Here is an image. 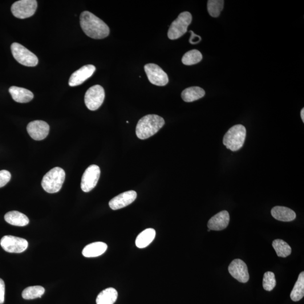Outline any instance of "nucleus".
I'll return each mask as SVG.
<instances>
[{
    "instance_id": "f257e3e1",
    "label": "nucleus",
    "mask_w": 304,
    "mask_h": 304,
    "mask_svg": "<svg viewBox=\"0 0 304 304\" xmlns=\"http://www.w3.org/2000/svg\"><path fill=\"white\" fill-rule=\"evenodd\" d=\"M80 24L84 33L94 39L107 38L110 32L109 28L102 20L88 11H85L80 15Z\"/></svg>"
},
{
    "instance_id": "f03ea898",
    "label": "nucleus",
    "mask_w": 304,
    "mask_h": 304,
    "mask_svg": "<svg viewBox=\"0 0 304 304\" xmlns=\"http://www.w3.org/2000/svg\"><path fill=\"white\" fill-rule=\"evenodd\" d=\"M165 122L162 117L156 115H146L137 123L136 134L139 139L144 140L156 134L164 127Z\"/></svg>"
},
{
    "instance_id": "7ed1b4c3",
    "label": "nucleus",
    "mask_w": 304,
    "mask_h": 304,
    "mask_svg": "<svg viewBox=\"0 0 304 304\" xmlns=\"http://www.w3.org/2000/svg\"><path fill=\"white\" fill-rule=\"evenodd\" d=\"M246 129L244 126L236 125L231 128L223 138V144L233 152L239 151L244 144Z\"/></svg>"
},
{
    "instance_id": "20e7f679",
    "label": "nucleus",
    "mask_w": 304,
    "mask_h": 304,
    "mask_svg": "<svg viewBox=\"0 0 304 304\" xmlns=\"http://www.w3.org/2000/svg\"><path fill=\"white\" fill-rule=\"evenodd\" d=\"M66 178L64 170L55 168L47 173L43 177L42 185L43 189L48 193H55L62 188Z\"/></svg>"
},
{
    "instance_id": "39448f33",
    "label": "nucleus",
    "mask_w": 304,
    "mask_h": 304,
    "mask_svg": "<svg viewBox=\"0 0 304 304\" xmlns=\"http://www.w3.org/2000/svg\"><path fill=\"white\" fill-rule=\"evenodd\" d=\"M192 20V14L188 11L182 12L172 23L168 31L170 40L179 39L187 32L188 27Z\"/></svg>"
},
{
    "instance_id": "423d86ee",
    "label": "nucleus",
    "mask_w": 304,
    "mask_h": 304,
    "mask_svg": "<svg viewBox=\"0 0 304 304\" xmlns=\"http://www.w3.org/2000/svg\"><path fill=\"white\" fill-rule=\"evenodd\" d=\"M11 50L14 58L18 63L27 67H35L39 59L35 54L19 43L11 44Z\"/></svg>"
},
{
    "instance_id": "0eeeda50",
    "label": "nucleus",
    "mask_w": 304,
    "mask_h": 304,
    "mask_svg": "<svg viewBox=\"0 0 304 304\" xmlns=\"http://www.w3.org/2000/svg\"><path fill=\"white\" fill-rule=\"evenodd\" d=\"M105 98L104 88L100 85L89 88L85 95V103L90 111H96L103 103Z\"/></svg>"
},
{
    "instance_id": "6e6552de",
    "label": "nucleus",
    "mask_w": 304,
    "mask_h": 304,
    "mask_svg": "<svg viewBox=\"0 0 304 304\" xmlns=\"http://www.w3.org/2000/svg\"><path fill=\"white\" fill-rule=\"evenodd\" d=\"M37 7L38 2L36 0H20L13 4L11 10L15 17L26 19L34 15Z\"/></svg>"
},
{
    "instance_id": "1a4fd4ad",
    "label": "nucleus",
    "mask_w": 304,
    "mask_h": 304,
    "mask_svg": "<svg viewBox=\"0 0 304 304\" xmlns=\"http://www.w3.org/2000/svg\"><path fill=\"white\" fill-rule=\"evenodd\" d=\"M100 169L98 166L92 165L85 170L81 180V188L84 192H90L94 189L99 179Z\"/></svg>"
},
{
    "instance_id": "9d476101",
    "label": "nucleus",
    "mask_w": 304,
    "mask_h": 304,
    "mask_svg": "<svg viewBox=\"0 0 304 304\" xmlns=\"http://www.w3.org/2000/svg\"><path fill=\"white\" fill-rule=\"evenodd\" d=\"M0 245L7 253L19 254L27 250L28 243L24 238L13 236H5L1 238Z\"/></svg>"
},
{
    "instance_id": "9b49d317",
    "label": "nucleus",
    "mask_w": 304,
    "mask_h": 304,
    "mask_svg": "<svg viewBox=\"0 0 304 304\" xmlns=\"http://www.w3.org/2000/svg\"><path fill=\"white\" fill-rule=\"evenodd\" d=\"M144 70L151 84L159 87H164L168 84V75L158 65L153 63L146 64Z\"/></svg>"
},
{
    "instance_id": "f8f14e48",
    "label": "nucleus",
    "mask_w": 304,
    "mask_h": 304,
    "mask_svg": "<svg viewBox=\"0 0 304 304\" xmlns=\"http://www.w3.org/2000/svg\"><path fill=\"white\" fill-rule=\"evenodd\" d=\"M27 130L32 139L39 141L46 138L49 133L50 127L46 122L36 120L28 125Z\"/></svg>"
},
{
    "instance_id": "ddd939ff",
    "label": "nucleus",
    "mask_w": 304,
    "mask_h": 304,
    "mask_svg": "<svg viewBox=\"0 0 304 304\" xmlns=\"http://www.w3.org/2000/svg\"><path fill=\"white\" fill-rule=\"evenodd\" d=\"M230 274L240 282L245 283L249 281L250 276L246 263L241 259H235L228 267Z\"/></svg>"
},
{
    "instance_id": "4468645a",
    "label": "nucleus",
    "mask_w": 304,
    "mask_h": 304,
    "mask_svg": "<svg viewBox=\"0 0 304 304\" xmlns=\"http://www.w3.org/2000/svg\"><path fill=\"white\" fill-rule=\"evenodd\" d=\"M95 70V67L91 64L81 67L71 75L69 80V85L72 87L79 86L91 78Z\"/></svg>"
},
{
    "instance_id": "2eb2a0df",
    "label": "nucleus",
    "mask_w": 304,
    "mask_h": 304,
    "mask_svg": "<svg viewBox=\"0 0 304 304\" xmlns=\"http://www.w3.org/2000/svg\"><path fill=\"white\" fill-rule=\"evenodd\" d=\"M137 193L134 190H129L113 198L109 202V206L113 210L123 209L130 205L136 200Z\"/></svg>"
},
{
    "instance_id": "dca6fc26",
    "label": "nucleus",
    "mask_w": 304,
    "mask_h": 304,
    "mask_svg": "<svg viewBox=\"0 0 304 304\" xmlns=\"http://www.w3.org/2000/svg\"><path fill=\"white\" fill-rule=\"evenodd\" d=\"M230 221L229 214L227 211H222L210 218L208 226L211 230L220 231L225 229Z\"/></svg>"
},
{
    "instance_id": "f3484780",
    "label": "nucleus",
    "mask_w": 304,
    "mask_h": 304,
    "mask_svg": "<svg viewBox=\"0 0 304 304\" xmlns=\"http://www.w3.org/2000/svg\"><path fill=\"white\" fill-rule=\"evenodd\" d=\"M271 216L279 221H292L297 217V214L293 210L283 206H275L271 211Z\"/></svg>"
},
{
    "instance_id": "a211bd4d",
    "label": "nucleus",
    "mask_w": 304,
    "mask_h": 304,
    "mask_svg": "<svg viewBox=\"0 0 304 304\" xmlns=\"http://www.w3.org/2000/svg\"><path fill=\"white\" fill-rule=\"evenodd\" d=\"M9 91L12 98L16 102L26 103L34 99L33 93L26 88L11 87L9 88Z\"/></svg>"
},
{
    "instance_id": "6ab92c4d",
    "label": "nucleus",
    "mask_w": 304,
    "mask_h": 304,
    "mask_svg": "<svg viewBox=\"0 0 304 304\" xmlns=\"http://www.w3.org/2000/svg\"><path fill=\"white\" fill-rule=\"evenodd\" d=\"M106 243L102 242L91 243L85 247L83 255L86 258H95L103 255L107 250Z\"/></svg>"
},
{
    "instance_id": "aec40b11",
    "label": "nucleus",
    "mask_w": 304,
    "mask_h": 304,
    "mask_svg": "<svg viewBox=\"0 0 304 304\" xmlns=\"http://www.w3.org/2000/svg\"><path fill=\"white\" fill-rule=\"evenodd\" d=\"M5 221L9 224L18 226H24L29 224V218L21 213L17 211H12L5 214Z\"/></svg>"
},
{
    "instance_id": "412c9836",
    "label": "nucleus",
    "mask_w": 304,
    "mask_h": 304,
    "mask_svg": "<svg viewBox=\"0 0 304 304\" xmlns=\"http://www.w3.org/2000/svg\"><path fill=\"white\" fill-rule=\"evenodd\" d=\"M205 95L204 89L197 87L186 88L181 93V98L185 102H193L200 99Z\"/></svg>"
},
{
    "instance_id": "4be33fe9",
    "label": "nucleus",
    "mask_w": 304,
    "mask_h": 304,
    "mask_svg": "<svg viewBox=\"0 0 304 304\" xmlns=\"http://www.w3.org/2000/svg\"><path fill=\"white\" fill-rule=\"evenodd\" d=\"M156 237V231L152 228L146 229L137 237L136 246L139 249L145 248L154 240Z\"/></svg>"
},
{
    "instance_id": "5701e85b",
    "label": "nucleus",
    "mask_w": 304,
    "mask_h": 304,
    "mask_svg": "<svg viewBox=\"0 0 304 304\" xmlns=\"http://www.w3.org/2000/svg\"><path fill=\"white\" fill-rule=\"evenodd\" d=\"M118 298V293L113 288L108 289L101 292L97 297L96 304H114Z\"/></svg>"
},
{
    "instance_id": "b1692460",
    "label": "nucleus",
    "mask_w": 304,
    "mask_h": 304,
    "mask_svg": "<svg viewBox=\"0 0 304 304\" xmlns=\"http://www.w3.org/2000/svg\"><path fill=\"white\" fill-rule=\"evenodd\" d=\"M304 296V272L299 274L298 280L292 291L290 297L292 301L299 302L302 300Z\"/></svg>"
},
{
    "instance_id": "393cba45",
    "label": "nucleus",
    "mask_w": 304,
    "mask_h": 304,
    "mask_svg": "<svg viewBox=\"0 0 304 304\" xmlns=\"http://www.w3.org/2000/svg\"><path fill=\"white\" fill-rule=\"evenodd\" d=\"M272 246L279 257L286 258L291 254V247L282 240H275L273 242Z\"/></svg>"
},
{
    "instance_id": "a878e982",
    "label": "nucleus",
    "mask_w": 304,
    "mask_h": 304,
    "mask_svg": "<svg viewBox=\"0 0 304 304\" xmlns=\"http://www.w3.org/2000/svg\"><path fill=\"white\" fill-rule=\"evenodd\" d=\"M44 289L40 286H31L24 289L22 293V297L25 300H32L42 298L44 293Z\"/></svg>"
},
{
    "instance_id": "bb28decb",
    "label": "nucleus",
    "mask_w": 304,
    "mask_h": 304,
    "mask_svg": "<svg viewBox=\"0 0 304 304\" xmlns=\"http://www.w3.org/2000/svg\"><path fill=\"white\" fill-rule=\"evenodd\" d=\"M202 59L201 52L197 50H192L186 52L182 56V63L186 66H192L200 62Z\"/></svg>"
},
{
    "instance_id": "cd10ccee",
    "label": "nucleus",
    "mask_w": 304,
    "mask_h": 304,
    "mask_svg": "<svg viewBox=\"0 0 304 304\" xmlns=\"http://www.w3.org/2000/svg\"><path fill=\"white\" fill-rule=\"evenodd\" d=\"M224 3L223 0H209L208 10L209 14L212 17H218L224 7Z\"/></svg>"
},
{
    "instance_id": "c85d7f7f",
    "label": "nucleus",
    "mask_w": 304,
    "mask_h": 304,
    "mask_svg": "<svg viewBox=\"0 0 304 304\" xmlns=\"http://www.w3.org/2000/svg\"><path fill=\"white\" fill-rule=\"evenodd\" d=\"M276 286L275 275L271 271H267L263 275L262 286L263 289L267 291H271Z\"/></svg>"
},
{
    "instance_id": "c756f323",
    "label": "nucleus",
    "mask_w": 304,
    "mask_h": 304,
    "mask_svg": "<svg viewBox=\"0 0 304 304\" xmlns=\"http://www.w3.org/2000/svg\"><path fill=\"white\" fill-rule=\"evenodd\" d=\"M11 177L10 173L7 170L0 171V188L6 185L10 181Z\"/></svg>"
},
{
    "instance_id": "7c9ffc66",
    "label": "nucleus",
    "mask_w": 304,
    "mask_h": 304,
    "mask_svg": "<svg viewBox=\"0 0 304 304\" xmlns=\"http://www.w3.org/2000/svg\"><path fill=\"white\" fill-rule=\"evenodd\" d=\"M5 285L2 279L0 278V304L5 301Z\"/></svg>"
},
{
    "instance_id": "2f4dec72",
    "label": "nucleus",
    "mask_w": 304,
    "mask_h": 304,
    "mask_svg": "<svg viewBox=\"0 0 304 304\" xmlns=\"http://www.w3.org/2000/svg\"><path fill=\"white\" fill-rule=\"evenodd\" d=\"M189 32L191 34V37L189 39V43H190L194 44L201 42L202 39L200 36L196 35L192 31H190Z\"/></svg>"
},
{
    "instance_id": "473e14b6",
    "label": "nucleus",
    "mask_w": 304,
    "mask_h": 304,
    "mask_svg": "<svg viewBox=\"0 0 304 304\" xmlns=\"http://www.w3.org/2000/svg\"><path fill=\"white\" fill-rule=\"evenodd\" d=\"M301 117L303 123H304V108H303L301 111Z\"/></svg>"
},
{
    "instance_id": "72a5a7b5",
    "label": "nucleus",
    "mask_w": 304,
    "mask_h": 304,
    "mask_svg": "<svg viewBox=\"0 0 304 304\" xmlns=\"http://www.w3.org/2000/svg\"><path fill=\"white\" fill-rule=\"evenodd\" d=\"M210 230H211L210 229H209L208 232H210Z\"/></svg>"
}]
</instances>
